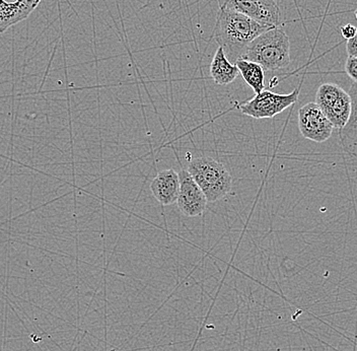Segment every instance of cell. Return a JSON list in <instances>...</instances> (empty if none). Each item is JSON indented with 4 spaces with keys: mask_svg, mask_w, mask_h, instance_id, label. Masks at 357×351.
I'll return each instance as SVG.
<instances>
[{
    "mask_svg": "<svg viewBox=\"0 0 357 351\" xmlns=\"http://www.w3.org/2000/svg\"><path fill=\"white\" fill-rule=\"evenodd\" d=\"M180 179V190L177 204L178 209L188 218H195L204 214L207 207V198L199 185L190 175L187 170L182 169L178 172Z\"/></svg>",
    "mask_w": 357,
    "mask_h": 351,
    "instance_id": "cell-7",
    "label": "cell"
},
{
    "mask_svg": "<svg viewBox=\"0 0 357 351\" xmlns=\"http://www.w3.org/2000/svg\"><path fill=\"white\" fill-rule=\"evenodd\" d=\"M273 27L265 26L236 11L220 8L214 38L222 47L229 61L242 58L245 49L261 33Z\"/></svg>",
    "mask_w": 357,
    "mask_h": 351,
    "instance_id": "cell-1",
    "label": "cell"
},
{
    "mask_svg": "<svg viewBox=\"0 0 357 351\" xmlns=\"http://www.w3.org/2000/svg\"><path fill=\"white\" fill-rule=\"evenodd\" d=\"M345 73L357 84V57L348 56L345 64Z\"/></svg>",
    "mask_w": 357,
    "mask_h": 351,
    "instance_id": "cell-15",
    "label": "cell"
},
{
    "mask_svg": "<svg viewBox=\"0 0 357 351\" xmlns=\"http://www.w3.org/2000/svg\"><path fill=\"white\" fill-rule=\"evenodd\" d=\"M301 88L294 89L289 95H280L264 89L253 99L238 105L241 113L254 119H271L289 109L298 100Z\"/></svg>",
    "mask_w": 357,
    "mask_h": 351,
    "instance_id": "cell-4",
    "label": "cell"
},
{
    "mask_svg": "<svg viewBox=\"0 0 357 351\" xmlns=\"http://www.w3.org/2000/svg\"><path fill=\"white\" fill-rule=\"evenodd\" d=\"M349 96L351 98V115L347 124L339 130L341 145L346 154L357 158V84L354 82L349 89Z\"/></svg>",
    "mask_w": 357,
    "mask_h": 351,
    "instance_id": "cell-10",
    "label": "cell"
},
{
    "mask_svg": "<svg viewBox=\"0 0 357 351\" xmlns=\"http://www.w3.org/2000/svg\"><path fill=\"white\" fill-rule=\"evenodd\" d=\"M357 28L351 24H345L341 28V35L346 40L352 39L356 35Z\"/></svg>",
    "mask_w": 357,
    "mask_h": 351,
    "instance_id": "cell-16",
    "label": "cell"
},
{
    "mask_svg": "<svg viewBox=\"0 0 357 351\" xmlns=\"http://www.w3.org/2000/svg\"><path fill=\"white\" fill-rule=\"evenodd\" d=\"M151 190L156 200L164 207L177 202L180 190L178 172L173 169L158 172L151 180Z\"/></svg>",
    "mask_w": 357,
    "mask_h": 351,
    "instance_id": "cell-9",
    "label": "cell"
},
{
    "mask_svg": "<svg viewBox=\"0 0 357 351\" xmlns=\"http://www.w3.org/2000/svg\"><path fill=\"white\" fill-rule=\"evenodd\" d=\"M351 108V98H350L349 94L344 91L342 95L336 100V102L325 112V115L333 124L334 128L341 130L349 120Z\"/></svg>",
    "mask_w": 357,
    "mask_h": 351,
    "instance_id": "cell-13",
    "label": "cell"
},
{
    "mask_svg": "<svg viewBox=\"0 0 357 351\" xmlns=\"http://www.w3.org/2000/svg\"><path fill=\"white\" fill-rule=\"evenodd\" d=\"M346 51H347L348 56L357 57V33L352 39L347 40Z\"/></svg>",
    "mask_w": 357,
    "mask_h": 351,
    "instance_id": "cell-17",
    "label": "cell"
},
{
    "mask_svg": "<svg viewBox=\"0 0 357 351\" xmlns=\"http://www.w3.org/2000/svg\"><path fill=\"white\" fill-rule=\"evenodd\" d=\"M240 75L236 64H231L225 55L222 47H218L211 64V75L218 86H227L236 80Z\"/></svg>",
    "mask_w": 357,
    "mask_h": 351,
    "instance_id": "cell-11",
    "label": "cell"
},
{
    "mask_svg": "<svg viewBox=\"0 0 357 351\" xmlns=\"http://www.w3.org/2000/svg\"><path fill=\"white\" fill-rule=\"evenodd\" d=\"M242 58L260 64L264 70L287 68L290 64L289 37L282 28L273 27L253 40Z\"/></svg>",
    "mask_w": 357,
    "mask_h": 351,
    "instance_id": "cell-2",
    "label": "cell"
},
{
    "mask_svg": "<svg viewBox=\"0 0 357 351\" xmlns=\"http://www.w3.org/2000/svg\"><path fill=\"white\" fill-rule=\"evenodd\" d=\"M344 89L338 84L332 82H326L319 87L316 94V104L320 107L321 110L325 113L336 100L342 95Z\"/></svg>",
    "mask_w": 357,
    "mask_h": 351,
    "instance_id": "cell-14",
    "label": "cell"
},
{
    "mask_svg": "<svg viewBox=\"0 0 357 351\" xmlns=\"http://www.w3.org/2000/svg\"><path fill=\"white\" fill-rule=\"evenodd\" d=\"M220 8L243 13L269 27L280 24V10L276 0H218Z\"/></svg>",
    "mask_w": 357,
    "mask_h": 351,
    "instance_id": "cell-5",
    "label": "cell"
},
{
    "mask_svg": "<svg viewBox=\"0 0 357 351\" xmlns=\"http://www.w3.org/2000/svg\"><path fill=\"white\" fill-rule=\"evenodd\" d=\"M42 0H0V33L28 19Z\"/></svg>",
    "mask_w": 357,
    "mask_h": 351,
    "instance_id": "cell-8",
    "label": "cell"
},
{
    "mask_svg": "<svg viewBox=\"0 0 357 351\" xmlns=\"http://www.w3.org/2000/svg\"><path fill=\"white\" fill-rule=\"evenodd\" d=\"M236 66H238V71L245 82L249 84L250 88L253 89L256 95L264 91L265 73L264 69L260 64L240 58L236 60Z\"/></svg>",
    "mask_w": 357,
    "mask_h": 351,
    "instance_id": "cell-12",
    "label": "cell"
},
{
    "mask_svg": "<svg viewBox=\"0 0 357 351\" xmlns=\"http://www.w3.org/2000/svg\"><path fill=\"white\" fill-rule=\"evenodd\" d=\"M190 175L193 177L208 202H216L225 198L233 187V176L227 167L209 156H199L189 160Z\"/></svg>",
    "mask_w": 357,
    "mask_h": 351,
    "instance_id": "cell-3",
    "label": "cell"
},
{
    "mask_svg": "<svg viewBox=\"0 0 357 351\" xmlns=\"http://www.w3.org/2000/svg\"><path fill=\"white\" fill-rule=\"evenodd\" d=\"M298 128L303 137L322 143L331 137L334 126L316 103H307L298 110Z\"/></svg>",
    "mask_w": 357,
    "mask_h": 351,
    "instance_id": "cell-6",
    "label": "cell"
}]
</instances>
